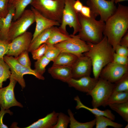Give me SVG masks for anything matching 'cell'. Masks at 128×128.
Masks as SVG:
<instances>
[{"label":"cell","instance_id":"6da1fadb","mask_svg":"<svg viewBox=\"0 0 128 128\" xmlns=\"http://www.w3.org/2000/svg\"><path fill=\"white\" fill-rule=\"evenodd\" d=\"M128 28V7L119 3L115 12L105 22L103 32L114 50Z\"/></svg>","mask_w":128,"mask_h":128},{"label":"cell","instance_id":"7a4b0ae2","mask_svg":"<svg viewBox=\"0 0 128 128\" xmlns=\"http://www.w3.org/2000/svg\"><path fill=\"white\" fill-rule=\"evenodd\" d=\"M89 50L83 55L89 57L91 61L94 78L98 79L101 72L106 65L112 62L114 51L104 36L99 42L95 44L87 43Z\"/></svg>","mask_w":128,"mask_h":128},{"label":"cell","instance_id":"3957f363","mask_svg":"<svg viewBox=\"0 0 128 128\" xmlns=\"http://www.w3.org/2000/svg\"><path fill=\"white\" fill-rule=\"evenodd\" d=\"M81 28L77 35L87 43L95 44L102 39L105 22L96 19V17L91 13L90 18H87L78 13Z\"/></svg>","mask_w":128,"mask_h":128},{"label":"cell","instance_id":"277c9868","mask_svg":"<svg viewBox=\"0 0 128 128\" xmlns=\"http://www.w3.org/2000/svg\"><path fill=\"white\" fill-rule=\"evenodd\" d=\"M64 0H33L32 6L42 15L61 24Z\"/></svg>","mask_w":128,"mask_h":128},{"label":"cell","instance_id":"5b68a950","mask_svg":"<svg viewBox=\"0 0 128 128\" xmlns=\"http://www.w3.org/2000/svg\"><path fill=\"white\" fill-rule=\"evenodd\" d=\"M75 0H64V6L63 12L62 21L58 28L61 32L66 34L69 35L66 29L68 25L70 27L73 28V35H75L78 32L81 28L78 13L76 11L73 7Z\"/></svg>","mask_w":128,"mask_h":128},{"label":"cell","instance_id":"8992f818","mask_svg":"<svg viewBox=\"0 0 128 128\" xmlns=\"http://www.w3.org/2000/svg\"><path fill=\"white\" fill-rule=\"evenodd\" d=\"M114 83L99 77L93 88L87 95L91 97L93 108L102 106L113 91Z\"/></svg>","mask_w":128,"mask_h":128},{"label":"cell","instance_id":"52a82bcc","mask_svg":"<svg viewBox=\"0 0 128 128\" xmlns=\"http://www.w3.org/2000/svg\"><path fill=\"white\" fill-rule=\"evenodd\" d=\"M3 59L9 66L11 72V76L18 82L22 89L26 86L25 82L23 78L24 75H32L39 79L44 80L45 78L38 75L35 69L31 68L25 67L20 64L16 59L13 56H8L5 55Z\"/></svg>","mask_w":128,"mask_h":128},{"label":"cell","instance_id":"ba28073f","mask_svg":"<svg viewBox=\"0 0 128 128\" xmlns=\"http://www.w3.org/2000/svg\"><path fill=\"white\" fill-rule=\"evenodd\" d=\"M35 22L32 11L31 9H25L18 19L12 21L9 33L8 40L11 41L16 37L24 33Z\"/></svg>","mask_w":128,"mask_h":128},{"label":"cell","instance_id":"9c48e42d","mask_svg":"<svg viewBox=\"0 0 128 128\" xmlns=\"http://www.w3.org/2000/svg\"><path fill=\"white\" fill-rule=\"evenodd\" d=\"M71 37L66 40L54 45L59 49L61 52L73 54L79 57L90 50L89 45L81 39L77 35H70Z\"/></svg>","mask_w":128,"mask_h":128},{"label":"cell","instance_id":"30bf717a","mask_svg":"<svg viewBox=\"0 0 128 128\" xmlns=\"http://www.w3.org/2000/svg\"><path fill=\"white\" fill-rule=\"evenodd\" d=\"M87 4L91 13L105 22L115 12L116 9L114 1L108 0H87Z\"/></svg>","mask_w":128,"mask_h":128},{"label":"cell","instance_id":"8fae6325","mask_svg":"<svg viewBox=\"0 0 128 128\" xmlns=\"http://www.w3.org/2000/svg\"><path fill=\"white\" fill-rule=\"evenodd\" d=\"M10 82L7 86L0 88V108L9 110L13 106L23 107V105L16 99L14 93V88L17 82L11 76Z\"/></svg>","mask_w":128,"mask_h":128},{"label":"cell","instance_id":"7c38bea8","mask_svg":"<svg viewBox=\"0 0 128 128\" xmlns=\"http://www.w3.org/2000/svg\"><path fill=\"white\" fill-rule=\"evenodd\" d=\"M32 37V33L26 31L14 38L11 42L9 51L6 55L17 58L22 52L28 50Z\"/></svg>","mask_w":128,"mask_h":128},{"label":"cell","instance_id":"4fadbf2b","mask_svg":"<svg viewBox=\"0 0 128 128\" xmlns=\"http://www.w3.org/2000/svg\"><path fill=\"white\" fill-rule=\"evenodd\" d=\"M128 72V66L120 65L111 62L101 70L99 77L114 83Z\"/></svg>","mask_w":128,"mask_h":128},{"label":"cell","instance_id":"5bb4252c","mask_svg":"<svg viewBox=\"0 0 128 128\" xmlns=\"http://www.w3.org/2000/svg\"><path fill=\"white\" fill-rule=\"evenodd\" d=\"M72 78L78 79L90 76L92 71V63L90 58L83 55L78 57L71 67Z\"/></svg>","mask_w":128,"mask_h":128},{"label":"cell","instance_id":"9a60e30c","mask_svg":"<svg viewBox=\"0 0 128 128\" xmlns=\"http://www.w3.org/2000/svg\"><path fill=\"white\" fill-rule=\"evenodd\" d=\"M31 9L34 13L36 23L32 41L44 30L54 26H60V24L59 22L46 18L32 6Z\"/></svg>","mask_w":128,"mask_h":128},{"label":"cell","instance_id":"2e32d148","mask_svg":"<svg viewBox=\"0 0 128 128\" xmlns=\"http://www.w3.org/2000/svg\"><path fill=\"white\" fill-rule=\"evenodd\" d=\"M98 79L90 76L84 77L78 79L72 78L67 83L69 87H73L79 91L87 93L93 88Z\"/></svg>","mask_w":128,"mask_h":128},{"label":"cell","instance_id":"e0dca14e","mask_svg":"<svg viewBox=\"0 0 128 128\" xmlns=\"http://www.w3.org/2000/svg\"><path fill=\"white\" fill-rule=\"evenodd\" d=\"M54 78L67 82L72 78L71 67L64 66H52L48 70Z\"/></svg>","mask_w":128,"mask_h":128},{"label":"cell","instance_id":"ac0fdd59","mask_svg":"<svg viewBox=\"0 0 128 128\" xmlns=\"http://www.w3.org/2000/svg\"><path fill=\"white\" fill-rule=\"evenodd\" d=\"M59 113L53 111L25 128H52L56 123Z\"/></svg>","mask_w":128,"mask_h":128},{"label":"cell","instance_id":"d6986e66","mask_svg":"<svg viewBox=\"0 0 128 128\" xmlns=\"http://www.w3.org/2000/svg\"><path fill=\"white\" fill-rule=\"evenodd\" d=\"M8 10V13L6 17L1 19L3 24L0 28V38L8 40L9 29L15 13V8L12 4H9Z\"/></svg>","mask_w":128,"mask_h":128},{"label":"cell","instance_id":"ffe728a7","mask_svg":"<svg viewBox=\"0 0 128 128\" xmlns=\"http://www.w3.org/2000/svg\"><path fill=\"white\" fill-rule=\"evenodd\" d=\"M74 100L76 102L77 105L76 109L78 110L81 108L86 109L91 112L95 115H102L105 116L114 121L115 119V115L112 113L111 111L108 109L102 110L97 108H91L83 104L81 101L79 96H77L74 98Z\"/></svg>","mask_w":128,"mask_h":128},{"label":"cell","instance_id":"44dd1931","mask_svg":"<svg viewBox=\"0 0 128 128\" xmlns=\"http://www.w3.org/2000/svg\"><path fill=\"white\" fill-rule=\"evenodd\" d=\"M78 57L72 53L61 52L55 60L52 66H64L71 67Z\"/></svg>","mask_w":128,"mask_h":128},{"label":"cell","instance_id":"7402d4cb","mask_svg":"<svg viewBox=\"0 0 128 128\" xmlns=\"http://www.w3.org/2000/svg\"><path fill=\"white\" fill-rule=\"evenodd\" d=\"M70 35L61 32L58 28L54 26L50 36L45 43L47 45H54L68 39Z\"/></svg>","mask_w":128,"mask_h":128},{"label":"cell","instance_id":"603a6c76","mask_svg":"<svg viewBox=\"0 0 128 128\" xmlns=\"http://www.w3.org/2000/svg\"><path fill=\"white\" fill-rule=\"evenodd\" d=\"M53 27L43 31L32 41L28 50L29 52H31L45 43L50 36Z\"/></svg>","mask_w":128,"mask_h":128},{"label":"cell","instance_id":"cb8c5ba5","mask_svg":"<svg viewBox=\"0 0 128 128\" xmlns=\"http://www.w3.org/2000/svg\"><path fill=\"white\" fill-rule=\"evenodd\" d=\"M128 101V92L113 91L103 106L105 107L114 104L124 103Z\"/></svg>","mask_w":128,"mask_h":128},{"label":"cell","instance_id":"d4e9b609","mask_svg":"<svg viewBox=\"0 0 128 128\" xmlns=\"http://www.w3.org/2000/svg\"><path fill=\"white\" fill-rule=\"evenodd\" d=\"M96 128H107L110 126L114 128H121L123 125L114 122L109 118L102 115H95Z\"/></svg>","mask_w":128,"mask_h":128},{"label":"cell","instance_id":"484cf974","mask_svg":"<svg viewBox=\"0 0 128 128\" xmlns=\"http://www.w3.org/2000/svg\"><path fill=\"white\" fill-rule=\"evenodd\" d=\"M68 113L70 118V128H92L95 125V118L90 121L81 123L75 119L74 114L70 109L68 110Z\"/></svg>","mask_w":128,"mask_h":128},{"label":"cell","instance_id":"4316f807","mask_svg":"<svg viewBox=\"0 0 128 128\" xmlns=\"http://www.w3.org/2000/svg\"><path fill=\"white\" fill-rule=\"evenodd\" d=\"M33 0H15L12 3L15 8L13 21L18 19L25 10L26 7L31 4Z\"/></svg>","mask_w":128,"mask_h":128},{"label":"cell","instance_id":"83f0119b","mask_svg":"<svg viewBox=\"0 0 128 128\" xmlns=\"http://www.w3.org/2000/svg\"><path fill=\"white\" fill-rule=\"evenodd\" d=\"M125 122H128V101L123 103L111 104L109 105Z\"/></svg>","mask_w":128,"mask_h":128},{"label":"cell","instance_id":"f1b7e54d","mask_svg":"<svg viewBox=\"0 0 128 128\" xmlns=\"http://www.w3.org/2000/svg\"><path fill=\"white\" fill-rule=\"evenodd\" d=\"M11 74L9 65L3 58H0V88L2 87L3 82L10 78Z\"/></svg>","mask_w":128,"mask_h":128},{"label":"cell","instance_id":"f546056e","mask_svg":"<svg viewBox=\"0 0 128 128\" xmlns=\"http://www.w3.org/2000/svg\"><path fill=\"white\" fill-rule=\"evenodd\" d=\"M113 91L128 92V72L114 83Z\"/></svg>","mask_w":128,"mask_h":128},{"label":"cell","instance_id":"4dcf8cb0","mask_svg":"<svg viewBox=\"0 0 128 128\" xmlns=\"http://www.w3.org/2000/svg\"><path fill=\"white\" fill-rule=\"evenodd\" d=\"M50 61L44 55L37 60L34 64L35 70L41 76H43L46 71V68Z\"/></svg>","mask_w":128,"mask_h":128},{"label":"cell","instance_id":"1f68e13d","mask_svg":"<svg viewBox=\"0 0 128 128\" xmlns=\"http://www.w3.org/2000/svg\"><path fill=\"white\" fill-rule=\"evenodd\" d=\"M70 122L69 116L61 112L59 113L57 123L52 128H67Z\"/></svg>","mask_w":128,"mask_h":128},{"label":"cell","instance_id":"d6a6232c","mask_svg":"<svg viewBox=\"0 0 128 128\" xmlns=\"http://www.w3.org/2000/svg\"><path fill=\"white\" fill-rule=\"evenodd\" d=\"M47 49L44 55L50 61L53 62L61 51L54 45H47Z\"/></svg>","mask_w":128,"mask_h":128},{"label":"cell","instance_id":"836d02e7","mask_svg":"<svg viewBox=\"0 0 128 128\" xmlns=\"http://www.w3.org/2000/svg\"><path fill=\"white\" fill-rule=\"evenodd\" d=\"M28 50L22 52L17 58H15L18 61L25 67L31 68V63L29 55Z\"/></svg>","mask_w":128,"mask_h":128},{"label":"cell","instance_id":"e575fe53","mask_svg":"<svg viewBox=\"0 0 128 128\" xmlns=\"http://www.w3.org/2000/svg\"><path fill=\"white\" fill-rule=\"evenodd\" d=\"M47 47V44L44 43L32 51L31 52L33 58L35 60H37L44 56L46 51Z\"/></svg>","mask_w":128,"mask_h":128},{"label":"cell","instance_id":"d590c367","mask_svg":"<svg viewBox=\"0 0 128 128\" xmlns=\"http://www.w3.org/2000/svg\"><path fill=\"white\" fill-rule=\"evenodd\" d=\"M11 41L0 38V58H3L9 51Z\"/></svg>","mask_w":128,"mask_h":128},{"label":"cell","instance_id":"8d00e7d4","mask_svg":"<svg viewBox=\"0 0 128 128\" xmlns=\"http://www.w3.org/2000/svg\"><path fill=\"white\" fill-rule=\"evenodd\" d=\"M9 0H0V19L5 18L8 11Z\"/></svg>","mask_w":128,"mask_h":128},{"label":"cell","instance_id":"74e56055","mask_svg":"<svg viewBox=\"0 0 128 128\" xmlns=\"http://www.w3.org/2000/svg\"><path fill=\"white\" fill-rule=\"evenodd\" d=\"M112 62L120 65L128 66V57L119 55L114 52Z\"/></svg>","mask_w":128,"mask_h":128},{"label":"cell","instance_id":"f35d334b","mask_svg":"<svg viewBox=\"0 0 128 128\" xmlns=\"http://www.w3.org/2000/svg\"><path fill=\"white\" fill-rule=\"evenodd\" d=\"M115 52L117 54L123 56H128V48L119 45L114 49Z\"/></svg>","mask_w":128,"mask_h":128},{"label":"cell","instance_id":"ab89813d","mask_svg":"<svg viewBox=\"0 0 128 128\" xmlns=\"http://www.w3.org/2000/svg\"><path fill=\"white\" fill-rule=\"evenodd\" d=\"M0 128H8V127L6 125L4 124L3 121V119L4 115L7 113H8L10 115H12L13 112L11 111L9 109L5 110L2 107H0Z\"/></svg>","mask_w":128,"mask_h":128},{"label":"cell","instance_id":"60d3db41","mask_svg":"<svg viewBox=\"0 0 128 128\" xmlns=\"http://www.w3.org/2000/svg\"><path fill=\"white\" fill-rule=\"evenodd\" d=\"M80 13L83 16L87 18H90L91 16V9L88 6L83 5Z\"/></svg>","mask_w":128,"mask_h":128},{"label":"cell","instance_id":"b9f144b4","mask_svg":"<svg viewBox=\"0 0 128 128\" xmlns=\"http://www.w3.org/2000/svg\"><path fill=\"white\" fill-rule=\"evenodd\" d=\"M119 45L128 48V32L125 34L121 38Z\"/></svg>","mask_w":128,"mask_h":128},{"label":"cell","instance_id":"7bdbcfd3","mask_svg":"<svg viewBox=\"0 0 128 128\" xmlns=\"http://www.w3.org/2000/svg\"><path fill=\"white\" fill-rule=\"evenodd\" d=\"M83 5L79 0H77L75 1L73 7L74 9L78 13H80Z\"/></svg>","mask_w":128,"mask_h":128},{"label":"cell","instance_id":"ee69618b","mask_svg":"<svg viewBox=\"0 0 128 128\" xmlns=\"http://www.w3.org/2000/svg\"><path fill=\"white\" fill-rule=\"evenodd\" d=\"M128 0H115L114 1V3L115 4H117L119 2L125 1H128Z\"/></svg>","mask_w":128,"mask_h":128},{"label":"cell","instance_id":"f6af8a7d","mask_svg":"<svg viewBox=\"0 0 128 128\" xmlns=\"http://www.w3.org/2000/svg\"><path fill=\"white\" fill-rule=\"evenodd\" d=\"M3 24V22L1 19H0V28H1Z\"/></svg>","mask_w":128,"mask_h":128},{"label":"cell","instance_id":"bcb514c9","mask_svg":"<svg viewBox=\"0 0 128 128\" xmlns=\"http://www.w3.org/2000/svg\"><path fill=\"white\" fill-rule=\"evenodd\" d=\"M15 0H9V4H11Z\"/></svg>","mask_w":128,"mask_h":128},{"label":"cell","instance_id":"7dc6e473","mask_svg":"<svg viewBox=\"0 0 128 128\" xmlns=\"http://www.w3.org/2000/svg\"><path fill=\"white\" fill-rule=\"evenodd\" d=\"M125 128H128V123L127 124L126 126L124 127Z\"/></svg>","mask_w":128,"mask_h":128},{"label":"cell","instance_id":"c3c4849f","mask_svg":"<svg viewBox=\"0 0 128 128\" xmlns=\"http://www.w3.org/2000/svg\"><path fill=\"white\" fill-rule=\"evenodd\" d=\"M110 0V1H114L115 0Z\"/></svg>","mask_w":128,"mask_h":128}]
</instances>
